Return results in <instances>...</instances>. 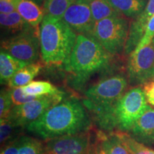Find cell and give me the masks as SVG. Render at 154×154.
<instances>
[{"label": "cell", "mask_w": 154, "mask_h": 154, "mask_svg": "<svg viewBox=\"0 0 154 154\" xmlns=\"http://www.w3.org/2000/svg\"><path fill=\"white\" fill-rule=\"evenodd\" d=\"M91 121L84 105L78 99L62 100L36 121L26 130L44 140L89 131Z\"/></svg>", "instance_id": "6da1fadb"}, {"label": "cell", "mask_w": 154, "mask_h": 154, "mask_svg": "<svg viewBox=\"0 0 154 154\" xmlns=\"http://www.w3.org/2000/svg\"><path fill=\"white\" fill-rule=\"evenodd\" d=\"M40 51L49 64L65 63L76 44L77 35L63 19L45 15L39 27Z\"/></svg>", "instance_id": "7a4b0ae2"}, {"label": "cell", "mask_w": 154, "mask_h": 154, "mask_svg": "<svg viewBox=\"0 0 154 154\" xmlns=\"http://www.w3.org/2000/svg\"><path fill=\"white\" fill-rule=\"evenodd\" d=\"M148 107L143 90L134 88L126 92L112 109L95 119L105 130L117 128L119 131H129Z\"/></svg>", "instance_id": "3957f363"}, {"label": "cell", "mask_w": 154, "mask_h": 154, "mask_svg": "<svg viewBox=\"0 0 154 154\" xmlns=\"http://www.w3.org/2000/svg\"><path fill=\"white\" fill-rule=\"evenodd\" d=\"M111 54L94 38L78 34L70 57L65 64L68 72L84 78L104 68Z\"/></svg>", "instance_id": "277c9868"}, {"label": "cell", "mask_w": 154, "mask_h": 154, "mask_svg": "<svg viewBox=\"0 0 154 154\" xmlns=\"http://www.w3.org/2000/svg\"><path fill=\"white\" fill-rule=\"evenodd\" d=\"M128 82L121 75L100 81L85 92L84 104L95 117L109 111L126 93Z\"/></svg>", "instance_id": "5b68a950"}, {"label": "cell", "mask_w": 154, "mask_h": 154, "mask_svg": "<svg viewBox=\"0 0 154 154\" xmlns=\"http://www.w3.org/2000/svg\"><path fill=\"white\" fill-rule=\"evenodd\" d=\"M129 27L128 20L122 16L108 17L96 22L91 37L115 55L125 50Z\"/></svg>", "instance_id": "8992f818"}, {"label": "cell", "mask_w": 154, "mask_h": 154, "mask_svg": "<svg viewBox=\"0 0 154 154\" xmlns=\"http://www.w3.org/2000/svg\"><path fill=\"white\" fill-rule=\"evenodd\" d=\"M39 28L31 26L27 29L4 40L1 51L27 64L34 63L39 55Z\"/></svg>", "instance_id": "52a82bcc"}, {"label": "cell", "mask_w": 154, "mask_h": 154, "mask_svg": "<svg viewBox=\"0 0 154 154\" xmlns=\"http://www.w3.org/2000/svg\"><path fill=\"white\" fill-rule=\"evenodd\" d=\"M63 93L42 96L34 101L13 106L9 112L8 119L17 126L26 127L36 121L44 113L63 100Z\"/></svg>", "instance_id": "ba28073f"}, {"label": "cell", "mask_w": 154, "mask_h": 154, "mask_svg": "<svg viewBox=\"0 0 154 154\" xmlns=\"http://www.w3.org/2000/svg\"><path fill=\"white\" fill-rule=\"evenodd\" d=\"M42 154H96L89 131L46 140Z\"/></svg>", "instance_id": "9c48e42d"}, {"label": "cell", "mask_w": 154, "mask_h": 154, "mask_svg": "<svg viewBox=\"0 0 154 154\" xmlns=\"http://www.w3.org/2000/svg\"><path fill=\"white\" fill-rule=\"evenodd\" d=\"M127 73L129 82L136 85L146 84L154 79V39L139 51L130 54Z\"/></svg>", "instance_id": "30bf717a"}, {"label": "cell", "mask_w": 154, "mask_h": 154, "mask_svg": "<svg viewBox=\"0 0 154 154\" xmlns=\"http://www.w3.org/2000/svg\"><path fill=\"white\" fill-rule=\"evenodd\" d=\"M62 19L75 33L90 37L96 22L89 5L84 0H75Z\"/></svg>", "instance_id": "8fae6325"}, {"label": "cell", "mask_w": 154, "mask_h": 154, "mask_svg": "<svg viewBox=\"0 0 154 154\" xmlns=\"http://www.w3.org/2000/svg\"><path fill=\"white\" fill-rule=\"evenodd\" d=\"M154 15V0H148L144 10L131 23L125 47V52L127 54L134 51L143 37L150 19Z\"/></svg>", "instance_id": "7c38bea8"}, {"label": "cell", "mask_w": 154, "mask_h": 154, "mask_svg": "<svg viewBox=\"0 0 154 154\" xmlns=\"http://www.w3.org/2000/svg\"><path fill=\"white\" fill-rule=\"evenodd\" d=\"M129 131L131 136L143 144H154V109L150 106Z\"/></svg>", "instance_id": "4fadbf2b"}, {"label": "cell", "mask_w": 154, "mask_h": 154, "mask_svg": "<svg viewBox=\"0 0 154 154\" xmlns=\"http://www.w3.org/2000/svg\"><path fill=\"white\" fill-rule=\"evenodd\" d=\"M96 154H130L118 133L105 134L99 131L95 140Z\"/></svg>", "instance_id": "5bb4252c"}, {"label": "cell", "mask_w": 154, "mask_h": 154, "mask_svg": "<svg viewBox=\"0 0 154 154\" xmlns=\"http://www.w3.org/2000/svg\"><path fill=\"white\" fill-rule=\"evenodd\" d=\"M16 8L22 18L34 27H37L45 16L43 7L33 0H17Z\"/></svg>", "instance_id": "9a60e30c"}, {"label": "cell", "mask_w": 154, "mask_h": 154, "mask_svg": "<svg viewBox=\"0 0 154 154\" xmlns=\"http://www.w3.org/2000/svg\"><path fill=\"white\" fill-rule=\"evenodd\" d=\"M28 65L24 61L1 51L0 53V79L1 84H8L9 80L20 69Z\"/></svg>", "instance_id": "2e32d148"}, {"label": "cell", "mask_w": 154, "mask_h": 154, "mask_svg": "<svg viewBox=\"0 0 154 154\" xmlns=\"http://www.w3.org/2000/svg\"><path fill=\"white\" fill-rule=\"evenodd\" d=\"M119 14L134 18L141 14L148 2L143 0H108Z\"/></svg>", "instance_id": "e0dca14e"}, {"label": "cell", "mask_w": 154, "mask_h": 154, "mask_svg": "<svg viewBox=\"0 0 154 154\" xmlns=\"http://www.w3.org/2000/svg\"><path fill=\"white\" fill-rule=\"evenodd\" d=\"M42 68V65L39 63H32L26 65L16 73L7 84L11 88L23 87L27 85L37 76Z\"/></svg>", "instance_id": "ac0fdd59"}, {"label": "cell", "mask_w": 154, "mask_h": 154, "mask_svg": "<svg viewBox=\"0 0 154 154\" xmlns=\"http://www.w3.org/2000/svg\"><path fill=\"white\" fill-rule=\"evenodd\" d=\"M0 23L2 28L16 34L27 29L31 26L17 11L9 14L1 13Z\"/></svg>", "instance_id": "d6986e66"}, {"label": "cell", "mask_w": 154, "mask_h": 154, "mask_svg": "<svg viewBox=\"0 0 154 154\" xmlns=\"http://www.w3.org/2000/svg\"><path fill=\"white\" fill-rule=\"evenodd\" d=\"M90 8L96 22L111 17L122 16L113 8L108 0H84Z\"/></svg>", "instance_id": "ffe728a7"}, {"label": "cell", "mask_w": 154, "mask_h": 154, "mask_svg": "<svg viewBox=\"0 0 154 154\" xmlns=\"http://www.w3.org/2000/svg\"><path fill=\"white\" fill-rule=\"evenodd\" d=\"M22 89L26 95L34 96L51 95L61 91L51 83L42 81H32L27 85L23 86Z\"/></svg>", "instance_id": "44dd1931"}, {"label": "cell", "mask_w": 154, "mask_h": 154, "mask_svg": "<svg viewBox=\"0 0 154 154\" xmlns=\"http://www.w3.org/2000/svg\"><path fill=\"white\" fill-rule=\"evenodd\" d=\"M75 0H44L43 8L45 15L62 19L63 14Z\"/></svg>", "instance_id": "7402d4cb"}, {"label": "cell", "mask_w": 154, "mask_h": 154, "mask_svg": "<svg viewBox=\"0 0 154 154\" xmlns=\"http://www.w3.org/2000/svg\"><path fill=\"white\" fill-rule=\"evenodd\" d=\"M24 127L17 126L13 124L8 119H1L0 121V139L1 145L3 146L10 143L20 136L19 134Z\"/></svg>", "instance_id": "603a6c76"}, {"label": "cell", "mask_w": 154, "mask_h": 154, "mask_svg": "<svg viewBox=\"0 0 154 154\" xmlns=\"http://www.w3.org/2000/svg\"><path fill=\"white\" fill-rule=\"evenodd\" d=\"M121 140L130 154H152L153 150L146 147L144 144L140 143L138 140L124 131H117Z\"/></svg>", "instance_id": "cb8c5ba5"}, {"label": "cell", "mask_w": 154, "mask_h": 154, "mask_svg": "<svg viewBox=\"0 0 154 154\" xmlns=\"http://www.w3.org/2000/svg\"><path fill=\"white\" fill-rule=\"evenodd\" d=\"M43 146L39 140L29 136L19 138V154H42Z\"/></svg>", "instance_id": "d4e9b609"}, {"label": "cell", "mask_w": 154, "mask_h": 154, "mask_svg": "<svg viewBox=\"0 0 154 154\" xmlns=\"http://www.w3.org/2000/svg\"><path fill=\"white\" fill-rule=\"evenodd\" d=\"M13 105L11 99V89H2L0 95V116L1 119L7 118Z\"/></svg>", "instance_id": "484cf974"}, {"label": "cell", "mask_w": 154, "mask_h": 154, "mask_svg": "<svg viewBox=\"0 0 154 154\" xmlns=\"http://www.w3.org/2000/svg\"><path fill=\"white\" fill-rule=\"evenodd\" d=\"M11 89V99H12L13 105L18 106L24 103H28V102L34 101L38 99L40 96H34L31 95H26L24 93L22 87L13 88Z\"/></svg>", "instance_id": "4316f807"}, {"label": "cell", "mask_w": 154, "mask_h": 154, "mask_svg": "<svg viewBox=\"0 0 154 154\" xmlns=\"http://www.w3.org/2000/svg\"><path fill=\"white\" fill-rule=\"evenodd\" d=\"M154 38V15L150 19L149 22H148L147 26L143 37L138 44V45L134 49V51H138L142 48L146 47L151 43ZM133 52V51H132Z\"/></svg>", "instance_id": "83f0119b"}, {"label": "cell", "mask_w": 154, "mask_h": 154, "mask_svg": "<svg viewBox=\"0 0 154 154\" xmlns=\"http://www.w3.org/2000/svg\"><path fill=\"white\" fill-rule=\"evenodd\" d=\"M17 0H0V11L4 14H9L17 11Z\"/></svg>", "instance_id": "f1b7e54d"}, {"label": "cell", "mask_w": 154, "mask_h": 154, "mask_svg": "<svg viewBox=\"0 0 154 154\" xmlns=\"http://www.w3.org/2000/svg\"><path fill=\"white\" fill-rule=\"evenodd\" d=\"M20 137L2 147L1 154H19V138Z\"/></svg>", "instance_id": "f546056e"}, {"label": "cell", "mask_w": 154, "mask_h": 154, "mask_svg": "<svg viewBox=\"0 0 154 154\" xmlns=\"http://www.w3.org/2000/svg\"><path fill=\"white\" fill-rule=\"evenodd\" d=\"M143 91L147 102L154 107V80L144 84Z\"/></svg>", "instance_id": "4dcf8cb0"}, {"label": "cell", "mask_w": 154, "mask_h": 154, "mask_svg": "<svg viewBox=\"0 0 154 154\" xmlns=\"http://www.w3.org/2000/svg\"><path fill=\"white\" fill-rule=\"evenodd\" d=\"M143 1H146V2H148V0H143Z\"/></svg>", "instance_id": "1f68e13d"}, {"label": "cell", "mask_w": 154, "mask_h": 154, "mask_svg": "<svg viewBox=\"0 0 154 154\" xmlns=\"http://www.w3.org/2000/svg\"><path fill=\"white\" fill-rule=\"evenodd\" d=\"M152 154H154V151H153V153H152Z\"/></svg>", "instance_id": "d6a6232c"}, {"label": "cell", "mask_w": 154, "mask_h": 154, "mask_svg": "<svg viewBox=\"0 0 154 154\" xmlns=\"http://www.w3.org/2000/svg\"><path fill=\"white\" fill-rule=\"evenodd\" d=\"M153 39H154V38H153Z\"/></svg>", "instance_id": "836d02e7"}]
</instances>
